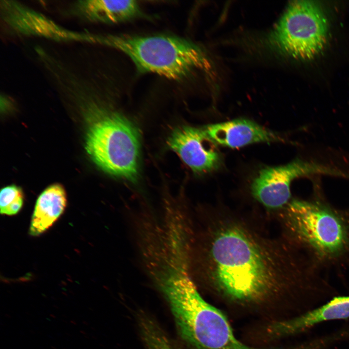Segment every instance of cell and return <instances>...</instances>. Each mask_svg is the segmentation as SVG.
<instances>
[{
    "label": "cell",
    "instance_id": "1",
    "mask_svg": "<svg viewBox=\"0 0 349 349\" xmlns=\"http://www.w3.org/2000/svg\"><path fill=\"white\" fill-rule=\"evenodd\" d=\"M221 221L194 224L193 280H206L239 301L262 299L289 286L317 289L318 273L309 256L278 246L239 222Z\"/></svg>",
    "mask_w": 349,
    "mask_h": 349
},
{
    "label": "cell",
    "instance_id": "2",
    "mask_svg": "<svg viewBox=\"0 0 349 349\" xmlns=\"http://www.w3.org/2000/svg\"><path fill=\"white\" fill-rule=\"evenodd\" d=\"M100 89L95 79L80 77L68 84L66 97L75 102L87 121L85 149L93 161L109 174L134 180L140 159L139 132L101 98Z\"/></svg>",
    "mask_w": 349,
    "mask_h": 349
},
{
    "label": "cell",
    "instance_id": "3",
    "mask_svg": "<svg viewBox=\"0 0 349 349\" xmlns=\"http://www.w3.org/2000/svg\"><path fill=\"white\" fill-rule=\"evenodd\" d=\"M94 45L121 51L140 72L170 79H182L194 70L209 66L206 54L200 47L174 36L95 34Z\"/></svg>",
    "mask_w": 349,
    "mask_h": 349
},
{
    "label": "cell",
    "instance_id": "4",
    "mask_svg": "<svg viewBox=\"0 0 349 349\" xmlns=\"http://www.w3.org/2000/svg\"><path fill=\"white\" fill-rule=\"evenodd\" d=\"M292 238L318 264L338 261L349 252V230L338 214L317 203L293 200L286 206Z\"/></svg>",
    "mask_w": 349,
    "mask_h": 349
},
{
    "label": "cell",
    "instance_id": "5",
    "mask_svg": "<svg viewBox=\"0 0 349 349\" xmlns=\"http://www.w3.org/2000/svg\"><path fill=\"white\" fill-rule=\"evenodd\" d=\"M329 23L320 6L310 0H294L264 38L271 52L300 61H310L325 48Z\"/></svg>",
    "mask_w": 349,
    "mask_h": 349
},
{
    "label": "cell",
    "instance_id": "6",
    "mask_svg": "<svg viewBox=\"0 0 349 349\" xmlns=\"http://www.w3.org/2000/svg\"><path fill=\"white\" fill-rule=\"evenodd\" d=\"M167 301L180 334L196 349H263L238 340L225 316L207 302L196 287L172 296Z\"/></svg>",
    "mask_w": 349,
    "mask_h": 349
},
{
    "label": "cell",
    "instance_id": "7",
    "mask_svg": "<svg viewBox=\"0 0 349 349\" xmlns=\"http://www.w3.org/2000/svg\"><path fill=\"white\" fill-rule=\"evenodd\" d=\"M314 174L348 175L331 167L296 159L285 165L261 170L252 183V193L266 207L279 209L290 202V185L295 179Z\"/></svg>",
    "mask_w": 349,
    "mask_h": 349
},
{
    "label": "cell",
    "instance_id": "8",
    "mask_svg": "<svg viewBox=\"0 0 349 349\" xmlns=\"http://www.w3.org/2000/svg\"><path fill=\"white\" fill-rule=\"evenodd\" d=\"M0 16L8 29L16 35L38 37L59 43H82L84 40L83 32L63 27L16 0H1Z\"/></svg>",
    "mask_w": 349,
    "mask_h": 349
},
{
    "label": "cell",
    "instance_id": "9",
    "mask_svg": "<svg viewBox=\"0 0 349 349\" xmlns=\"http://www.w3.org/2000/svg\"><path fill=\"white\" fill-rule=\"evenodd\" d=\"M203 129L183 126L175 129L168 144L193 172L206 173L218 169L222 156Z\"/></svg>",
    "mask_w": 349,
    "mask_h": 349
},
{
    "label": "cell",
    "instance_id": "10",
    "mask_svg": "<svg viewBox=\"0 0 349 349\" xmlns=\"http://www.w3.org/2000/svg\"><path fill=\"white\" fill-rule=\"evenodd\" d=\"M66 16L92 23H116L141 16L135 0H79L67 7Z\"/></svg>",
    "mask_w": 349,
    "mask_h": 349
},
{
    "label": "cell",
    "instance_id": "11",
    "mask_svg": "<svg viewBox=\"0 0 349 349\" xmlns=\"http://www.w3.org/2000/svg\"><path fill=\"white\" fill-rule=\"evenodd\" d=\"M203 130L214 143L231 148L282 140L273 132L245 119L209 125Z\"/></svg>",
    "mask_w": 349,
    "mask_h": 349
},
{
    "label": "cell",
    "instance_id": "12",
    "mask_svg": "<svg viewBox=\"0 0 349 349\" xmlns=\"http://www.w3.org/2000/svg\"><path fill=\"white\" fill-rule=\"evenodd\" d=\"M349 317V296H334L326 302L301 316L275 323L273 333H299L323 322Z\"/></svg>",
    "mask_w": 349,
    "mask_h": 349
},
{
    "label": "cell",
    "instance_id": "13",
    "mask_svg": "<svg viewBox=\"0 0 349 349\" xmlns=\"http://www.w3.org/2000/svg\"><path fill=\"white\" fill-rule=\"evenodd\" d=\"M66 193L60 184L46 188L38 197L31 219L30 234L37 236L50 227L63 212Z\"/></svg>",
    "mask_w": 349,
    "mask_h": 349
},
{
    "label": "cell",
    "instance_id": "14",
    "mask_svg": "<svg viewBox=\"0 0 349 349\" xmlns=\"http://www.w3.org/2000/svg\"><path fill=\"white\" fill-rule=\"evenodd\" d=\"M23 204V193L20 187L13 185L1 190L0 208L1 214L15 215L21 209Z\"/></svg>",
    "mask_w": 349,
    "mask_h": 349
},
{
    "label": "cell",
    "instance_id": "15",
    "mask_svg": "<svg viewBox=\"0 0 349 349\" xmlns=\"http://www.w3.org/2000/svg\"><path fill=\"white\" fill-rule=\"evenodd\" d=\"M143 337L147 349H176L159 328L149 320L142 324Z\"/></svg>",
    "mask_w": 349,
    "mask_h": 349
}]
</instances>
